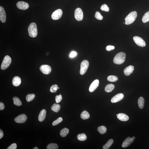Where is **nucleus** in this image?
I'll return each mask as SVG.
<instances>
[{"label": "nucleus", "mask_w": 149, "mask_h": 149, "mask_svg": "<svg viewBox=\"0 0 149 149\" xmlns=\"http://www.w3.org/2000/svg\"><path fill=\"white\" fill-rule=\"evenodd\" d=\"M17 7L20 10H25L29 8V5L28 3L23 1H19L16 4Z\"/></svg>", "instance_id": "obj_11"}, {"label": "nucleus", "mask_w": 149, "mask_h": 149, "mask_svg": "<svg viewBox=\"0 0 149 149\" xmlns=\"http://www.w3.org/2000/svg\"><path fill=\"white\" fill-rule=\"evenodd\" d=\"M17 148V145L16 144L14 143L11 145L7 148V149H16Z\"/></svg>", "instance_id": "obj_38"}, {"label": "nucleus", "mask_w": 149, "mask_h": 149, "mask_svg": "<svg viewBox=\"0 0 149 149\" xmlns=\"http://www.w3.org/2000/svg\"><path fill=\"white\" fill-rule=\"evenodd\" d=\"M6 19V14L4 8L0 6V20L2 23H5Z\"/></svg>", "instance_id": "obj_14"}, {"label": "nucleus", "mask_w": 149, "mask_h": 149, "mask_svg": "<svg viewBox=\"0 0 149 149\" xmlns=\"http://www.w3.org/2000/svg\"><path fill=\"white\" fill-rule=\"evenodd\" d=\"M134 70V67L132 66H129L125 68L124 70V74L126 76H129L133 73Z\"/></svg>", "instance_id": "obj_16"}, {"label": "nucleus", "mask_w": 149, "mask_h": 149, "mask_svg": "<svg viewBox=\"0 0 149 149\" xmlns=\"http://www.w3.org/2000/svg\"><path fill=\"white\" fill-rule=\"evenodd\" d=\"M145 102L144 99L143 97H140L138 100L139 107L140 109H143L144 106Z\"/></svg>", "instance_id": "obj_21"}, {"label": "nucleus", "mask_w": 149, "mask_h": 149, "mask_svg": "<svg viewBox=\"0 0 149 149\" xmlns=\"http://www.w3.org/2000/svg\"><path fill=\"white\" fill-rule=\"evenodd\" d=\"M77 53L75 51H73L72 52L70 55V57L71 58H73L75 57L77 55Z\"/></svg>", "instance_id": "obj_40"}, {"label": "nucleus", "mask_w": 149, "mask_h": 149, "mask_svg": "<svg viewBox=\"0 0 149 149\" xmlns=\"http://www.w3.org/2000/svg\"><path fill=\"white\" fill-rule=\"evenodd\" d=\"M4 136V133L2 130L1 129H0V139H1V138H3V137Z\"/></svg>", "instance_id": "obj_42"}, {"label": "nucleus", "mask_w": 149, "mask_h": 149, "mask_svg": "<svg viewBox=\"0 0 149 149\" xmlns=\"http://www.w3.org/2000/svg\"><path fill=\"white\" fill-rule=\"evenodd\" d=\"M101 9L102 11L107 12H109V7L106 4H104L102 5L101 6Z\"/></svg>", "instance_id": "obj_36"}, {"label": "nucleus", "mask_w": 149, "mask_h": 149, "mask_svg": "<svg viewBox=\"0 0 149 149\" xmlns=\"http://www.w3.org/2000/svg\"><path fill=\"white\" fill-rule=\"evenodd\" d=\"M142 20L144 23H146L149 21V11L147 12L144 15Z\"/></svg>", "instance_id": "obj_29"}, {"label": "nucleus", "mask_w": 149, "mask_h": 149, "mask_svg": "<svg viewBox=\"0 0 149 149\" xmlns=\"http://www.w3.org/2000/svg\"><path fill=\"white\" fill-rule=\"evenodd\" d=\"M99 81L98 79L96 80L91 84L89 88V91L90 92H92L96 89L99 86Z\"/></svg>", "instance_id": "obj_13"}, {"label": "nucleus", "mask_w": 149, "mask_h": 149, "mask_svg": "<svg viewBox=\"0 0 149 149\" xmlns=\"http://www.w3.org/2000/svg\"><path fill=\"white\" fill-rule=\"evenodd\" d=\"M75 17L78 21H81L83 18V14L81 8H77L75 10L74 13Z\"/></svg>", "instance_id": "obj_6"}, {"label": "nucleus", "mask_w": 149, "mask_h": 149, "mask_svg": "<svg viewBox=\"0 0 149 149\" xmlns=\"http://www.w3.org/2000/svg\"><path fill=\"white\" fill-rule=\"evenodd\" d=\"M27 119V117L26 115L24 114H22L17 116L15 118L14 121L15 122L22 124L25 122Z\"/></svg>", "instance_id": "obj_10"}, {"label": "nucleus", "mask_w": 149, "mask_h": 149, "mask_svg": "<svg viewBox=\"0 0 149 149\" xmlns=\"http://www.w3.org/2000/svg\"><path fill=\"white\" fill-rule=\"evenodd\" d=\"M35 95L34 94H28L26 97L27 101L28 102L31 101L35 98Z\"/></svg>", "instance_id": "obj_31"}, {"label": "nucleus", "mask_w": 149, "mask_h": 149, "mask_svg": "<svg viewBox=\"0 0 149 149\" xmlns=\"http://www.w3.org/2000/svg\"><path fill=\"white\" fill-rule=\"evenodd\" d=\"M60 108V105L56 104H53L51 107V110L56 113L59 112Z\"/></svg>", "instance_id": "obj_23"}, {"label": "nucleus", "mask_w": 149, "mask_h": 149, "mask_svg": "<svg viewBox=\"0 0 149 149\" xmlns=\"http://www.w3.org/2000/svg\"><path fill=\"white\" fill-rule=\"evenodd\" d=\"M118 78L115 75H111L108 77V81L111 82H115L117 81L118 80Z\"/></svg>", "instance_id": "obj_30"}, {"label": "nucleus", "mask_w": 149, "mask_h": 149, "mask_svg": "<svg viewBox=\"0 0 149 149\" xmlns=\"http://www.w3.org/2000/svg\"><path fill=\"white\" fill-rule=\"evenodd\" d=\"M58 146L57 144L55 143H50L47 145V149H57Z\"/></svg>", "instance_id": "obj_32"}, {"label": "nucleus", "mask_w": 149, "mask_h": 149, "mask_svg": "<svg viewBox=\"0 0 149 149\" xmlns=\"http://www.w3.org/2000/svg\"><path fill=\"white\" fill-rule=\"evenodd\" d=\"M62 96L60 94V95L56 96L55 97V100L56 103H59L62 100Z\"/></svg>", "instance_id": "obj_37"}, {"label": "nucleus", "mask_w": 149, "mask_h": 149, "mask_svg": "<svg viewBox=\"0 0 149 149\" xmlns=\"http://www.w3.org/2000/svg\"><path fill=\"white\" fill-rule=\"evenodd\" d=\"M89 63L87 60H84L82 61L80 65V74L82 75L84 74L87 71Z\"/></svg>", "instance_id": "obj_5"}, {"label": "nucleus", "mask_w": 149, "mask_h": 149, "mask_svg": "<svg viewBox=\"0 0 149 149\" xmlns=\"http://www.w3.org/2000/svg\"><path fill=\"white\" fill-rule=\"evenodd\" d=\"M113 140L112 139H109L107 143L104 145L103 147V149H108L110 148L111 145H112L113 143Z\"/></svg>", "instance_id": "obj_25"}, {"label": "nucleus", "mask_w": 149, "mask_h": 149, "mask_svg": "<svg viewBox=\"0 0 149 149\" xmlns=\"http://www.w3.org/2000/svg\"><path fill=\"white\" fill-rule=\"evenodd\" d=\"M80 116L83 120L88 119L90 117V115L87 111H85L82 113Z\"/></svg>", "instance_id": "obj_24"}, {"label": "nucleus", "mask_w": 149, "mask_h": 149, "mask_svg": "<svg viewBox=\"0 0 149 149\" xmlns=\"http://www.w3.org/2000/svg\"><path fill=\"white\" fill-rule=\"evenodd\" d=\"M14 101V103L15 105L18 106H20L22 105L21 101L18 97H14L13 98Z\"/></svg>", "instance_id": "obj_28"}, {"label": "nucleus", "mask_w": 149, "mask_h": 149, "mask_svg": "<svg viewBox=\"0 0 149 149\" xmlns=\"http://www.w3.org/2000/svg\"><path fill=\"white\" fill-rule=\"evenodd\" d=\"M69 132V130L67 128H65L61 130L60 132V135L62 137H65L68 134Z\"/></svg>", "instance_id": "obj_22"}, {"label": "nucleus", "mask_w": 149, "mask_h": 149, "mask_svg": "<svg viewBox=\"0 0 149 149\" xmlns=\"http://www.w3.org/2000/svg\"><path fill=\"white\" fill-rule=\"evenodd\" d=\"M12 59L10 56L7 55L5 57L1 66L2 70H5L11 64Z\"/></svg>", "instance_id": "obj_4"}, {"label": "nucleus", "mask_w": 149, "mask_h": 149, "mask_svg": "<svg viewBox=\"0 0 149 149\" xmlns=\"http://www.w3.org/2000/svg\"><path fill=\"white\" fill-rule=\"evenodd\" d=\"M63 121L62 117H60L58 118L56 120H55L53 122L52 125L53 126H55L59 124Z\"/></svg>", "instance_id": "obj_34"}, {"label": "nucleus", "mask_w": 149, "mask_h": 149, "mask_svg": "<svg viewBox=\"0 0 149 149\" xmlns=\"http://www.w3.org/2000/svg\"><path fill=\"white\" fill-rule=\"evenodd\" d=\"M40 69L43 73L45 75L49 74L52 70L51 66L47 65H42L40 66Z\"/></svg>", "instance_id": "obj_9"}, {"label": "nucleus", "mask_w": 149, "mask_h": 149, "mask_svg": "<svg viewBox=\"0 0 149 149\" xmlns=\"http://www.w3.org/2000/svg\"><path fill=\"white\" fill-rule=\"evenodd\" d=\"M5 106L4 104L1 102H0V110L2 111L5 108Z\"/></svg>", "instance_id": "obj_41"}, {"label": "nucleus", "mask_w": 149, "mask_h": 149, "mask_svg": "<svg viewBox=\"0 0 149 149\" xmlns=\"http://www.w3.org/2000/svg\"><path fill=\"white\" fill-rule=\"evenodd\" d=\"M59 87H58L57 85L55 84L53 85L51 87L50 91L52 93L56 92L58 89H59Z\"/></svg>", "instance_id": "obj_33"}, {"label": "nucleus", "mask_w": 149, "mask_h": 149, "mask_svg": "<svg viewBox=\"0 0 149 149\" xmlns=\"http://www.w3.org/2000/svg\"><path fill=\"white\" fill-rule=\"evenodd\" d=\"M137 16V13L136 11H133L130 13L125 18V24L129 25L133 23Z\"/></svg>", "instance_id": "obj_2"}, {"label": "nucleus", "mask_w": 149, "mask_h": 149, "mask_svg": "<svg viewBox=\"0 0 149 149\" xmlns=\"http://www.w3.org/2000/svg\"><path fill=\"white\" fill-rule=\"evenodd\" d=\"M21 83V80L20 77L16 76L13 78L12 83L13 86L15 87H18L19 86Z\"/></svg>", "instance_id": "obj_18"}, {"label": "nucleus", "mask_w": 149, "mask_h": 149, "mask_svg": "<svg viewBox=\"0 0 149 149\" xmlns=\"http://www.w3.org/2000/svg\"><path fill=\"white\" fill-rule=\"evenodd\" d=\"M107 129L105 126H101L97 128V131L101 134H104L106 132Z\"/></svg>", "instance_id": "obj_26"}, {"label": "nucleus", "mask_w": 149, "mask_h": 149, "mask_svg": "<svg viewBox=\"0 0 149 149\" xmlns=\"http://www.w3.org/2000/svg\"><path fill=\"white\" fill-rule=\"evenodd\" d=\"M115 86L112 84H109L106 86L105 90L106 92H112L114 89Z\"/></svg>", "instance_id": "obj_20"}, {"label": "nucleus", "mask_w": 149, "mask_h": 149, "mask_svg": "<svg viewBox=\"0 0 149 149\" xmlns=\"http://www.w3.org/2000/svg\"><path fill=\"white\" fill-rule=\"evenodd\" d=\"M87 136L85 134L83 133L78 134L77 136V138L80 141H84L87 139Z\"/></svg>", "instance_id": "obj_27"}, {"label": "nucleus", "mask_w": 149, "mask_h": 149, "mask_svg": "<svg viewBox=\"0 0 149 149\" xmlns=\"http://www.w3.org/2000/svg\"><path fill=\"white\" fill-rule=\"evenodd\" d=\"M131 138H132L134 140L135 139V136H133Z\"/></svg>", "instance_id": "obj_43"}, {"label": "nucleus", "mask_w": 149, "mask_h": 149, "mask_svg": "<svg viewBox=\"0 0 149 149\" xmlns=\"http://www.w3.org/2000/svg\"><path fill=\"white\" fill-rule=\"evenodd\" d=\"M117 116L118 119L122 121H127L129 119L128 116L126 115L124 113L118 114Z\"/></svg>", "instance_id": "obj_19"}, {"label": "nucleus", "mask_w": 149, "mask_h": 149, "mask_svg": "<svg viewBox=\"0 0 149 149\" xmlns=\"http://www.w3.org/2000/svg\"><path fill=\"white\" fill-rule=\"evenodd\" d=\"M28 31L30 37L35 38L37 37L38 31L37 26L35 23H32L30 24L28 27Z\"/></svg>", "instance_id": "obj_3"}, {"label": "nucleus", "mask_w": 149, "mask_h": 149, "mask_svg": "<svg viewBox=\"0 0 149 149\" xmlns=\"http://www.w3.org/2000/svg\"><path fill=\"white\" fill-rule=\"evenodd\" d=\"M62 11L60 9H58L56 10L52 13L51 15V18L53 20H57L61 18L62 14Z\"/></svg>", "instance_id": "obj_8"}, {"label": "nucleus", "mask_w": 149, "mask_h": 149, "mask_svg": "<svg viewBox=\"0 0 149 149\" xmlns=\"http://www.w3.org/2000/svg\"><path fill=\"white\" fill-rule=\"evenodd\" d=\"M124 95L122 93H119L115 96L111 100V102L113 103H116L122 100L124 98Z\"/></svg>", "instance_id": "obj_12"}, {"label": "nucleus", "mask_w": 149, "mask_h": 149, "mask_svg": "<svg viewBox=\"0 0 149 149\" xmlns=\"http://www.w3.org/2000/svg\"><path fill=\"white\" fill-rule=\"evenodd\" d=\"M134 141V140L131 138L128 137L123 142L122 147L123 148H127L130 146Z\"/></svg>", "instance_id": "obj_15"}, {"label": "nucleus", "mask_w": 149, "mask_h": 149, "mask_svg": "<svg viewBox=\"0 0 149 149\" xmlns=\"http://www.w3.org/2000/svg\"><path fill=\"white\" fill-rule=\"evenodd\" d=\"M126 55L123 52H120L116 54L114 59L113 62L115 64L120 65L124 62L125 59Z\"/></svg>", "instance_id": "obj_1"}, {"label": "nucleus", "mask_w": 149, "mask_h": 149, "mask_svg": "<svg viewBox=\"0 0 149 149\" xmlns=\"http://www.w3.org/2000/svg\"><path fill=\"white\" fill-rule=\"evenodd\" d=\"M95 18L99 20H101L103 19V17L101 13L98 11H97L96 12L95 15Z\"/></svg>", "instance_id": "obj_35"}, {"label": "nucleus", "mask_w": 149, "mask_h": 149, "mask_svg": "<svg viewBox=\"0 0 149 149\" xmlns=\"http://www.w3.org/2000/svg\"><path fill=\"white\" fill-rule=\"evenodd\" d=\"M33 149H38V148L37 147H35Z\"/></svg>", "instance_id": "obj_44"}, {"label": "nucleus", "mask_w": 149, "mask_h": 149, "mask_svg": "<svg viewBox=\"0 0 149 149\" xmlns=\"http://www.w3.org/2000/svg\"><path fill=\"white\" fill-rule=\"evenodd\" d=\"M114 49L115 47L114 46H107V47H106V49L108 51H110Z\"/></svg>", "instance_id": "obj_39"}, {"label": "nucleus", "mask_w": 149, "mask_h": 149, "mask_svg": "<svg viewBox=\"0 0 149 149\" xmlns=\"http://www.w3.org/2000/svg\"><path fill=\"white\" fill-rule=\"evenodd\" d=\"M133 39L137 45L141 47H144L146 46V43L141 37L135 36L133 37Z\"/></svg>", "instance_id": "obj_7"}, {"label": "nucleus", "mask_w": 149, "mask_h": 149, "mask_svg": "<svg viewBox=\"0 0 149 149\" xmlns=\"http://www.w3.org/2000/svg\"><path fill=\"white\" fill-rule=\"evenodd\" d=\"M47 111L45 109H43L39 114L38 116V120L40 122H42L45 119Z\"/></svg>", "instance_id": "obj_17"}]
</instances>
